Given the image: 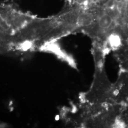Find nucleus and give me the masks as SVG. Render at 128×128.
<instances>
[{
    "label": "nucleus",
    "instance_id": "1",
    "mask_svg": "<svg viewBox=\"0 0 128 128\" xmlns=\"http://www.w3.org/2000/svg\"><path fill=\"white\" fill-rule=\"evenodd\" d=\"M116 50V55L124 71L128 72V40L124 42Z\"/></svg>",
    "mask_w": 128,
    "mask_h": 128
}]
</instances>
